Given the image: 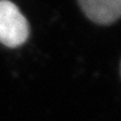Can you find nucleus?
I'll list each match as a JSON object with an SVG mask.
<instances>
[{
  "label": "nucleus",
  "instance_id": "f03ea898",
  "mask_svg": "<svg viewBox=\"0 0 121 121\" xmlns=\"http://www.w3.org/2000/svg\"><path fill=\"white\" fill-rule=\"evenodd\" d=\"M86 17L100 25L112 24L121 18V0H78Z\"/></svg>",
  "mask_w": 121,
  "mask_h": 121
},
{
  "label": "nucleus",
  "instance_id": "f257e3e1",
  "mask_svg": "<svg viewBox=\"0 0 121 121\" xmlns=\"http://www.w3.org/2000/svg\"><path fill=\"white\" fill-rule=\"evenodd\" d=\"M29 36V25L16 4L0 0V43L7 47H19Z\"/></svg>",
  "mask_w": 121,
  "mask_h": 121
}]
</instances>
